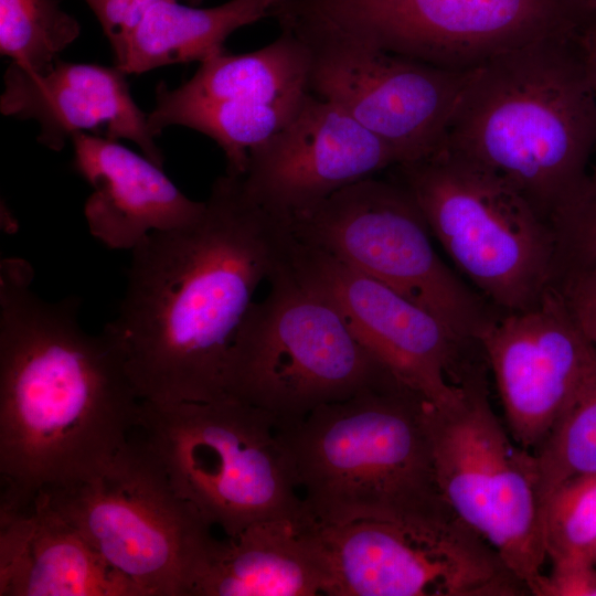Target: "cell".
Listing matches in <instances>:
<instances>
[{
	"label": "cell",
	"instance_id": "1",
	"mask_svg": "<svg viewBox=\"0 0 596 596\" xmlns=\"http://www.w3.org/2000/svg\"><path fill=\"white\" fill-rule=\"evenodd\" d=\"M289 241L287 222L258 203L242 177L225 173L196 221L152 232L131 249L118 312L103 331L141 401L226 396L237 332Z\"/></svg>",
	"mask_w": 596,
	"mask_h": 596
},
{
	"label": "cell",
	"instance_id": "2",
	"mask_svg": "<svg viewBox=\"0 0 596 596\" xmlns=\"http://www.w3.org/2000/svg\"><path fill=\"white\" fill-rule=\"evenodd\" d=\"M32 278L28 262L1 260V493L20 501L111 459L141 403L106 333L81 327L79 298L46 301Z\"/></svg>",
	"mask_w": 596,
	"mask_h": 596
},
{
	"label": "cell",
	"instance_id": "3",
	"mask_svg": "<svg viewBox=\"0 0 596 596\" xmlns=\"http://www.w3.org/2000/svg\"><path fill=\"white\" fill-rule=\"evenodd\" d=\"M577 33L541 39L477 67L440 146L505 179L549 222L586 175L596 148V99Z\"/></svg>",
	"mask_w": 596,
	"mask_h": 596
},
{
	"label": "cell",
	"instance_id": "4",
	"mask_svg": "<svg viewBox=\"0 0 596 596\" xmlns=\"http://www.w3.org/2000/svg\"><path fill=\"white\" fill-rule=\"evenodd\" d=\"M428 405L393 380L278 427L311 518L322 524L459 519L436 481Z\"/></svg>",
	"mask_w": 596,
	"mask_h": 596
},
{
	"label": "cell",
	"instance_id": "5",
	"mask_svg": "<svg viewBox=\"0 0 596 596\" xmlns=\"http://www.w3.org/2000/svg\"><path fill=\"white\" fill-rule=\"evenodd\" d=\"M135 430L177 493L226 536L259 521L311 518L275 419L252 405L231 396L141 401Z\"/></svg>",
	"mask_w": 596,
	"mask_h": 596
},
{
	"label": "cell",
	"instance_id": "6",
	"mask_svg": "<svg viewBox=\"0 0 596 596\" xmlns=\"http://www.w3.org/2000/svg\"><path fill=\"white\" fill-rule=\"evenodd\" d=\"M268 281L267 296L254 301L231 349L226 396L284 427L321 405L397 380L340 311L296 278L286 258Z\"/></svg>",
	"mask_w": 596,
	"mask_h": 596
},
{
	"label": "cell",
	"instance_id": "7",
	"mask_svg": "<svg viewBox=\"0 0 596 596\" xmlns=\"http://www.w3.org/2000/svg\"><path fill=\"white\" fill-rule=\"evenodd\" d=\"M395 168L432 235L498 310L529 309L552 289L551 223L505 179L444 147Z\"/></svg>",
	"mask_w": 596,
	"mask_h": 596
},
{
	"label": "cell",
	"instance_id": "8",
	"mask_svg": "<svg viewBox=\"0 0 596 596\" xmlns=\"http://www.w3.org/2000/svg\"><path fill=\"white\" fill-rule=\"evenodd\" d=\"M279 28L379 49L449 70H473L544 38L576 34L578 0H276Z\"/></svg>",
	"mask_w": 596,
	"mask_h": 596
},
{
	"label": "cell",
	"instance_id": "9",
	"mask_svg": "<svg viewBox=\"0 0 596 596\" xmlns=\"http://www.w3.org/2000/svg\"><path fill=\"white\" fill-rule=\"evenodd\" d=\"M286 222L296 241L389 286L467 344L480 347L502 313L441 260L423 212L396 179L361 180Z\"/></svg>",
	"mask_w": 596,
	"mask_h": 596
},
{
	"label": "cell",
	"instance_id": "10",
	"mask_svg": "<svg viewBox=\"0 0 596 596\" xmlns=\"http://www.w3.org/2000/svg\"><path fill=\"white\" fill-rule=\"evenodd\" d=\"M41 490L141 596H189L212 525L132 435L94 472Z\"/></svg>",
	"mask_w": 596,
	"mask_h": 596
},
{
	"label": "cell",
	"instance_id": "11",
	"mask_svg": "<svg viewBox=\"0 0 596 596\" xmlns=\"http://www.w3.org/2000/svg\"><path fill=\"white\" fill-rule=\"evenodd\" d=\"M487 369L481 363L464 375L455 404L428 405L436 481L451 512L493 547L531 595L546 560L534 456L493 412Z\"/></svg>",
	"mask_w": 596,
	"mask_h": 596
},
{
	"label": "cell",
	"instance_id": "12",
	"mask_svg": "<svg viewBox=\"0 0 596 596\" xmlns=\"http://www.w3.org/2000/svg\"><path fill=\"white\" fill-rule=\"evenodd\" d=\"M313 531L327 573L324 595H530L493 547L459 519L315 520Z\"/></svg>",
	"mask_w": 596,
	"mask_h": 596
},
{
	"label": "cell",
	"instance_id": "13",
	"mask_svg": "<svg viewBox=\"0 0 596 596\" xmlns=\"http://www.w3.org/2000/svg\"><path fill=\"white\" fill-rule=\"evenodd\" d=\"M310 68L308 44L288 30L249 53L223 51L179 87L158 85L149 128L156 137L175 125L196 130L223 150L226 173L244 175L249 153L280 131L311 93Z\"/></svg>",
	"mask_w": 596,
	"mask_h": 596
},
{
	"label": "cell",
	"instance_id": "14",
	"mask_svg": "<svg viewBox=\"0 0 596 596\" xmlns=\"http://www.w3.org/2000/svg\"><path fill=\"white\" fill-rule=\"evenodd\" d=\"M286 264L299 281L340 311L361 343L397 380L436 407L455 404L460 380L485 361L480 348L461 341L424 308L292 236Z\"/></svg>",
	"mask_w": 596,
	"mask_h": 596
},
{
	"label": "cell",
	"instance_id": "15",
	"mask_svg": "<svg viewBox=\"0 0 596 596\" xmlns=\"http://www.w3.org/2000/svg\"><path fill=\"white\" fill-rule=\"evenodd\" d=\"M301 39L311 52L310 92L384 141L397 166L440 148L476 70L443 68L343 41Z\"/></svg>",
	"mask_w": 596,
	"mask_h": 596
},
{
	"label": "cell",
	"instance_id": "16",
	"mask_svg": "<svg viewBox=\"0 0 596 596\" xmlns=\"http://www.w3.org/2000/svg\"><path fill=\"white\" fill-rule=\"evenodd\" d=\"M479 345L510 435L533 451L596 366V345L553 288L529 309L501 313Z\"/></svg>",
	"mask_w": 596,
	"mask_h": 596
},
{
	"label": "cell",
	"instance_id": "17",
	"mask_svg": "<svg viewBox=\"0 0 596 596\" xmlns=\"http://www.w3.org/2000/svg\"><path fill=\"white\" fill-rule=\"evenodd\" d=\"M397 163L384 141L310 93L291 120L249 153L242 178L258 203L287 221Z\"/></svg>",
	"mask_w": 596,
	"mask_h": 596
},
{
	"label": "cell",
	"instance_id": "18",
	"mask_svg": "<svg viewBox=\"0 0 596 596\" xmlns=\"http://www.w3.org/2000/svg\"><path fill=\"white\" fill-rule=\"evenodd\" d=\"M126 73L118 66L57 58L39 72L12 63L7 68L0 111L40 125L38 140L60 151L77 132L127 139L163 167V155L145 114L135 103Z\"/></svg>",
	"mask_w": 596,
	"mask_h": 596
},
{
	"label": "cell",
	"instance_id": "19",
	"mask_svg": "<svg viewBox=\"0 0 596 596\" xmlns=\"http://www.w3.org/2000/svg\"><path fill=\"white\" fill-rule=\"evenodd\" d=\"M0 596H141L43 490L0 503Z\"/></svg>",
	"mask_w": 596,
	"mask_h": 596
},
{
	"label": "cell",
	"instance_id": "20",
	"mask_svg": "<svg viewBox=\"0 0 596 596\" xmlns=\"http://www.w3.org/2000/svg\"><path fill=\"white\" fill-rule=\"evenodd\" d=\"M75 171L91 185L84 204L89 233L110 249H132L152 232L196 221L205 201L188 198L159 167L120 145L87 132L71 138Z\"/></svg>",
	"mask_w": 596,
	"mask_h": 596
},
{
	"label": "cell",
	"instance_id": "21",
	"mask_svg": "<svg viewBox=\"0 0 596 596\" xmlns=\"http://www.w3.org/2000/svg\"><path fill=\"white\" fill-rule=\"evenodd\" d=\"M312 518L253 523L210 542L189 596H313L327 573Z\"/></svg>",
	"mask_w": 596,
	"mask_h": 596
},
{
	"label": "cell",
	"instance_id": "22",
	"mask_svg": "<svg viewBox=\"0 0 596 596\" xmlns=\"http://www.w3.org/2000/svg\"><path fill=\"white\" fill-rule=\"evenodd\" d=\"M275 0H230L212 8H196L166 0L146 14L132 33L121 61L128 74L178 63L203 62L224 50L237 29L269 17Z\"/></svg>",
	"mask_w": 596,
	"mask_h": 596
},
{
	"label": "cell",
	"instance_id": "23",
	"mask_svg": "<svg viewBox=\"0 0 596 596\" xmlns=\"http://www.w3.org/2000/svg\"><path fill=\"white\" fill-rule=\"evenodd\" d=\"M532 454L542 510L561 483L596 473V366Z\"/></svg>",
	"mask_w": 596,
	"mask_h": 596
},
{
	"label": "cell",
	"instance_id": "24",
	"mask_svg": "<svg viewBox=\"0 0 596 596\" xmlns=\"http://www.w3.org/2000/svg\"><path fill=\"white\" fill-rule=\"evenodd\" d=\"M81 34V25L58 0H0V53L39 72Z\"/></svg>",
	"mask_w": 596,
	"mask_h": 596
},
{
	"label": "cell",
	"instance_id": "25",
	"mask_svg": "<svg viewBox=\"0 0 596 596\" xmlns=\"http://www.w3.org/2000/svg\"><path fill=\"white\" fill-rule=\"evenodd\" d=\"M546 558H590L596 550V473L573 477L546 498L542 510Z\"/></svg>",
	"mask_w": 596,
	"mask_h": 596
},
{
	"label": "cell",
	"instance_id": "26",
	"mask_svg": "<svg viewBox=\"0 0 596 596\" xmlns=\"http://www.w3.org/2000/svg\"><path fill=\"white\" fill-rule=\"evenodd\" d=\"M555 253L552 288L596 267V167L552 216Z\"/></svg>",
	"mask_w": 596,
	"mask_h": 596
},
{
	"label": "cell",
	"instance_id": "27",
	"mask_svg": "<svg viewBox=\"0 0 596 596\" xmlns=\"http://www.w3.org/2000/svg\"><path fill=\"white\" fill-rule=\"evenodd\" d=\"M96 15L107 38L116 65L121 61L129 39L146 14L166 0H84Z\"/></svg>",
	"mask_w": 596,
	"mask_h": 596
},
{
	"label": "cell",
	"instance_id": "28",
	"mask_svg": "<svg viewBox=\"0 0 596 596\" xmlns=\"http://www.w3.org/2000/svg\"><path fill=\"white\" fill-rule=\"evenodd\" d=\"M531 589L534 596H596V562L590 558H563L551 562Z\"/></svg>",
	"mask_w": 596,
	"mask_h": 596
},
{
	"label": "cell",
	"instance_id": "29",
	"mask_svg": "<svg viewBox=\"0 0 596 596\" xmlns=\"http://www.w3.org/2000/svg\"><path fill=\"white\" fill-rule=\"evenodd\" d=\"M555 290L562 296L579 330L596 345V267Z\"/></svg>",
	"mask_w": 596,
	"mask_h": 596
},
{
	"label": "cell",
	"instance_id": "30",
	"mask_svg": "<svg viewBox=\"0 0 596 596\" xmlns=\"http://www.w3.org/2000/svg\"><path fill=\"white\" fill-rule=\"evenodd\" d=\"M576 42L596 99V21H587L579 29Z\"/></svg>",
	"mask_w": 596,
	"mask_h": 596
},
{
	"label": "cell",
	"instance_id": "31",
	"mask_svg": "<svg viewBox=\"0 0 596 596\" xmlns=\"http://www.w3.org/2000/svg\"><path fill=\"white\" fill-rule=\"evenodd\" d=\"M588 21H596V0H578Z\"/></svg>",
	"mask_w": 596,
	"mask_h": 596
},
{
	"label": "cell",
	"instance_id": "32",
	"mask_svg": "<svg viewBox=\"0 0 596 596\" xmlns=\"http://www.w3.org/2000/svg\"><path fill=\"white\" fill-rule=\"evenodd\" d=\"M185 2H188L190 6H196V4H200L203 0H184Z\"/></svg>",
	"mask_w": 596,
	"mask_h": 596
},
{
	"label": "cell",
	"instance_id": "33",
	"mask_svg": "<svg viewBox=\"0 0 596 596\" xmlns=\"http://www.w3.org/2000/svg\"><path fill=\"white\" fill-rule=\"evenodd\" d=\"M595 562H596V550H595Z\"/></svg>",
	"mask_w": 596,
	"mask_h": 596
}]
</instances>
